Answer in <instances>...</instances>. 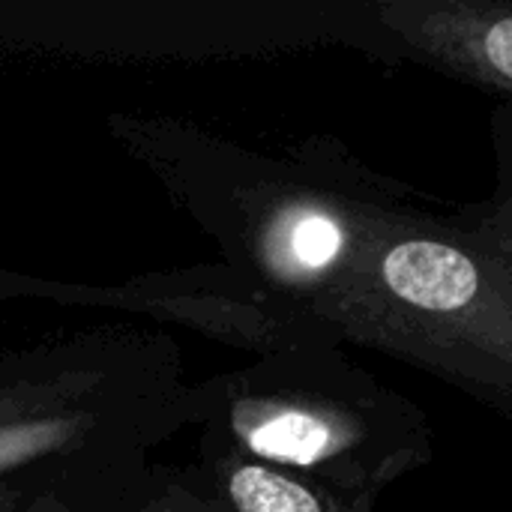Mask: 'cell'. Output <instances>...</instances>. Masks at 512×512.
<instances>
[{
    "instance_id": "cell-5",
    "label": "cell",
    "mask_w": 512,
    "mask_h": 512,
    "mask_svg": "<svg viewBox=\"0 0 512 512\" xmlns=\"http://www.w3.org/2000/svg\"><path fill=\"white\" fill-rule=\"evenodd\" d=\"M87 396L75 375L0 384V474L78 447L96 426Z\"/></svg>"
},
{
    "instance_id": "cell-2",
    "label": "cell",
    "mask_w": 512,
    "mask_h": 512,
    "mask_svg": "<svg viewBox=\"0 0 512 512\" xmlns=\"http://www.w3.org/2000/svg\"><path fill=\"white\" fill-rule=\"evenodd\" d=\"M222 444L333 495L378 504L435 459L417 402L342 348L258 357L213 384L201 405Z\"/></svg>"
},
{
    "instance_id": "cell-3",
    "label": "cell",
    "mask_w": 512,
    "mask_h": 512,
    "mask_svg": "<svg viewBox=\"0 0 512 512\" xmlns=\"http://www.w3.org/2000/svg\"><path fill=\"white\" fill-rule=\"evenodd\" d=\"M387 63L411 60L512 99V0H375Z\"/></svg>"
},
{
    "instance_id": "cell-1",
    "label": "cell",
    "mask_w": 512,
    "mask_h": 512,
    "mask_svg": "<svg viewBox=\"0 0 512 512\" xmlns=\"http://www.w3.org/2000/svg\"><path fill=\"white\" fill-rule=\"evenodd\" d=\"M201 210L237 270L330 327L512 420V309L474 216L312 138L288 156L210 147Z\"/></svg>"
},
{
    "instance_id": "cell-4",
    "label": "cell",
    "mask_w": 512,
    "mask_h": 512,
    "mask_svg": "<svg viewBox=\"0 0 512 512\" xmlns=\"http://www.w3.org/2000/svg\"><path fill=\"white\" fill-rule=\"evenodd\" d=\"M219 444L198 468L165 480L141 512H375Z\"/></svg>"
},
{
    "instance_id": "cell-6",
    "label": "cell",
    "mask_w": 512,
    "mask_h": 512,
    "mask_svg": "<svg viewBox=\"0 0 512 512\" xmlns=\"http://www.w3.org/2000/svg\"><path fill=\"white\" fill-rule=\"evenodd\" d=\"M36 512H45V510H36Z\"/></svg>"
}]
</instances>
